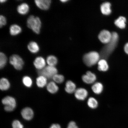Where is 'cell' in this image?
<instances>
[{"instance_id":"30","label":"cell","mask_w":128,"mask_h":128,"mask_svg":"<svg viewBox=\"0 0 128 128\" xmlns=\"http://www.w3.org/2000/svg\"><path fill=\"white\" fill-rule=\"evenodd\" d=\"M6 24V17L3 15L0 16V27L2 28Z\"/></svg>"},{"instance_id":"17","label":"cell","mask_w":128,"mask_h":128,"mask_svg":"<svg viewBox=\"0 0 128 128\" xmlns=\"http://www.w3.org/2000/svg\"><path fill=\"white\" fill-rule=\"evenodd\" d=\"M22 32L21 28L18 25L14 24L11 26L9 28V32L11 36H15L20 34Z\"/></svg>"},{"instance_id":"19","label":"cell","mask_w":128,"mask_h":128,"mask_svg":"<svg viewBox=\"0 0 128 128\" xmlns=\"http://www.w3.org/2000/svg\"><path fill=\"white\" fill-rule=\"evenodd\" d=\"M111 4L109 2L103 3L100 6L101 11L104 15H109L111 13V10L110 7Z\"/></svg>"},{"instance_id":"8","label":"cell","mask_w":128,"mask_h":128,"mask_svg":"<svg viewBox=\"0 0 128 128\" xmlns=\"http://www.w3.org/2000/svg\"><path fill=\"white\" fill-rule=\"evenodd\" d=\"M98 38L101 42L106 44L110 41L112 37V33L108 30H104L100 32Z\"/></svg>"},{"instance_id":"22","label":"cell","mask_w":128,"mask_h":128,"mask_svg":"<svg viewBox=\"0 0 128 128\" xmlns=\"http://www.w3.org/2000/svg\"><path fill=\"white\" fill-rule=\"evenodd\" d=\"M28 48V50L34 54L37 53L40 50L39 45L37 43L34 41H31L29 43Z\"/></svg>"},{"instance_id":"33","label":"cell","mask_w":128,"mask_h":128,"mask_svg":"<svg viewBox=\"0 0 128 128\" xmlns=\"http://www.w3.org/2000/svg\"><path fill=\"white\" fill-rule=\"evenodd\" d=\"M50 128H61L60 126L58 124H54L52 125Z\"/></svg>"},{"instance_id":"26","label":"cell","mask_w":128,"mask_h":128,"mask_svg":"<svg viewBox=\"0 0 128 128\" xmlns=\"http://www.w3.org/2000/svg\"><path fill=\"white\" fill-rule=\"evenodd\" d=\"M22 83L26 87L31 88L33 84V81L32 78L28 76H25L22 78Z\"/></svg>"},{"instance_id":"31","label":"cell","mask_w":128,"mask_h":128,"mask_svg":"<svg viewBox=\"0 0 128 128\" xmlns=\"http://www.w3.org/2000/svg\"><path fill=\"white\" fill-rule=\"evenodd\" d=\"M67 128H79L74 121H71L69 123Z\"/></svg>"},{"instance_id":"32","label":"cell","mask_w":128,"mask_h":128,"mask_svg":"<svg viewBox=\"0 0 128 128\" xmlns=\"http://www.w3.org/2000/svg\"><path fill=\"white\" fill-rule=\"evenodd\" d=\"M124 49L125 52L128 55V42L124 45Z\"/></svg>"},{"instance_id":"34","label":"cell","mask_w":128,"mask_h":128,"mask_svg":"<svg viewBox=\"0 0 128 128\" xmlns=\"http://www.w3.org/2000/svg\"><path fill=\"white\" fill-rule=\"evenodd\" d=\"M6 1H7V0H1L0 1V2L1 3H3L6 2Z\"/></svg>"},{"instance_id":"4","label":"cell","mask_w":128,"mask_h":128,"mask_svg":"<svg viewBox=\"0 0 128 128\" xmlns=\"http://www.w3.org/2000/svg\"><path fill=\"white\" fill-rule=\"evenodd\" d=\"M2 103L4 106V110L7 112L14 111L16 106V102L14 97L10 96L4 97L2 100Z\"/></svg>"},{"instance_id":"29","label":"cell","mask_w":128,"mask_h":128,"mask_svg":"<svg viewBox=\"0 0 128 128\" xmlns=\"http://www.w3.org/2000/svg\"><path fill=\"white\" fill-rule=\"evenodd\" d=\"M13 128H23V126L18 120H15L12 123Z\"/></svg>"},{"instance_id":"24","label":"cell","mask_w":128,"mask_h":128,"mask_svg":"<svg viewBox=\"0 0 128 128\" xmlns=\"http://www.w3.org/2000/svg\"><path fill=\"white\" fill-rule=\"evenodd\" d=\"M46 62L48 66H55L57 65L58 60L56 57L53 55H50L46 59Z\"/></svg>"},{"instance_id":"7","label":"cell","mask_w":128,"mask_h":128,"mask_svg":"<svg viewBox=\"0 0 128 128\" xmlns=\"http://www.w3.org/2000/svg\"><path fill=\"white\" fill-rule=\"evenodd\" d=\"M96 79V76L95 74L90 71H88L86 74L83 75L82 77L83 81L88 84H94Z\"/></svg>"},{"instance_id":"1","label":"cell","mask_w":128,"mask_h":128,"mask_svg":"<svg viewBox=\"0 0 128 128\" xmlns=\"http://www.w3.org/2000/svg\"><path fill=\"white\" fill-rule=\"evenodd\" d=\"M112 33V37L110 41L106 44L101 50L100 54V59L106 60L111 55L116 48L119 41V36L116 32Z\"/></svg>"},{"instance_id":"5","label":"cell","mask_w":128,"mask_h":128,"mask_svg":"<svg viewBox=\"0 0 128 128\" xmlns=\"http://www.w3.org/2000/svg\"><path fill=\"white\" fill-rule=\"evenodd\" d=\"M58 71L55 66H48L43 69L38 70V74L39 76L45 77L47 79L52 78L53 76L58 74Z\"/></svg>"},{"instance_id":"9","label":"cell","mask_w":128,"mask_h":128,"mask_svg":"<svg viewBox=\"0 0 128 128\" xmlns=\"http://www.w3.org/2000/svg\"><path fill=\"white\" fill-rule=\"evenodd\" d=\"M75 97L78 100H84L87 98L88 95V92L87 90L83 88L76 89L74 92Z\"/></svg>"},{"instance_id":"28","label":"cell","mask_w":128,"mask_h":128,"mask_svg":"<svg viewBox=\"0 0 128 128\" xmlns=\"http://www.w3.org/2000/svg\"><path fill=\"white\" fill-rule=\"evenodd\" d=\"M52 79L56 84H61L64 82V77L63 75L57 74L53 76Z\"/></svg>"},{"instance_id":"12","label":"cell","mask_w":128,"mask_h":128,"mask_svg":"<svg viewBox=\"0 0 128 128\" xmlns=\"http://www.w3.org/2000/svg\"><path fill=\"white\" fill-rule=\"evenodd\" d=\"M46 62L44 58L39 56L36 58L34 61L33 64L35 68L38 70L43 69L46 67Z\"/></svg>"},{"instance_id":"6","label":"cell","mask_w":128,"mask_h":128,"mask_svg":"<svg viewBox=\"0 0 128 128\" xmlns=\"http://www.w3.org/2000/svg\"><path fill=\"white\" fill-rule=\"evenodd\" d=\"M9 62L15 69L18 70H21L24 64L23 59L20 56L16 54L11 56L9 59Z\"/></svg>"},{"instance_id":"21","label":"cell","mask_w":128,"mask_h":128,"mask_svg":"<svg viewBox=\"0 0 128 128\" xmlns=\"http://www.w3.org/2000/svg\"><path fill=\"white\" fill-rule=\"evenodd\" d=\"M10 82L7 78H2L0 80V89L2 91L8 90L10 88Z\"/></svg>"},{"instance_id":"25","label":"cell","mask_w":128,"mask_h":128,"mask_svg":"<svg viewBox=\"0 0 128 128\" xmlns=\"http://www.w3.org/2000/svg\"><path fill=\"white\" fill-rule=\"evenodd\" d=\"M87 104L90 108L95 109L98 105V102L96 99L93 97H90L88 99Z\"/></svg>"},{"instance_id":"27","label":"cell","mask_w":128,"mask_h":128,"mask_svg":"<svg viewBox=\"0 0 128 128\" xmlns=\"http://www.w3.org/2000/svg\"><path fill=\"white\" fill-rule=\"evenodd\" d=\"M7 57L4 53H0V68L2 69L7 64Z\"/></svg>"},{"instance_id":"35","label":"cell","mask_w":128,"mask_h":128,"mask_svg":"<svg viewBox=\"0 0 128 128\" xmlns=\"http://www.w3.org/2000/svg\"><path fill=\"white\" fill-rule=\"evenodd\" d=\"M68 0H60V1H61L62 2H66Z\"/></svg>"},{"instance_id":"18","label":"cell","mask_w":128,"mask_h":128,"mask_svg":"<svg viewBox=\"0 0 128 128\" xmlns=\"http://www.w3.org/2000/svg\"><path fill=\"white\" fill-rule=\"evenodd\" d=\"M92 88L94 93L98 95L102 93L103 92L104 87L101 83L95 82L93 84Z\"/></svg>"},{"instance_id":"13","label":"cell","mask_w":128,"mask_h":128,"mask_svg":"<svg viewBox=\"0 0 128 128\" xmlns=\"http://www.w3.org/2000/svg\"><path fill=\"white\" fill-rule=\"evenodd\" d=\"M76 86L73 82L68 80L66 83L65 90L66 92L69 94L74 93L76 90Z\"/></svg>"},{"instance_id":"10","label":"cell","mask_w":128,"mask_h":128,"mask_svg":"<svg viewBox=\"0 0 128 128\" xmlns=\"http://www.w3.org/2000/svg\"><path fill=\"white\" fill-rule=\"evenodd\" d=\"M35 4L40 9L43 10H47L49 8L52 1L50 0H36Z\"/></svg>"},{"instance_id":"14","label":"cell","mask_w":128,"mask_h":128,"mask_svg":"<svg viewBox=\"0 0 128 128\" xmlns=\"http://www.w3.org/2000/svg\"><path fill=\"white\" fill-rule=\"evenodd\" d=\"M29 9V6L28 4L24 3L18 6L17 10L18 12L20 15H25L28 13Z\"/></svg>"},{"instance_id":"15","label":"cell","mask_w":128,"mask_h":128,"mask_svg":"<svg viewBox=\"0 0 128 128\" xmlns=\"http://www.w3.org/2000/svg\"><path fill=\"white\" fill-rule=\"evenodd\" d=\"M127 22L126 17L123 16H120L115 21L114 24L117 27L120 29L126 28Z\"/></svg>"},{"instance_id":"16","label":"cell","mask_w":128,"mask_h":128,"mask_svg":"<svg viewBox=\"0 0 128 128\" xmlns=\"http://www.w3.org/2000/svg\"><path fill=\"white\" fill-rule=\"evenodd\" d=\"M46 88L48 92L52 94L56 93L59 90L58 86L54 81H51L48 84Z\"/></svg>"},{"instance_id":"23","label":"cell","mask_w":128,"mask_h":128,"mask_svg":"<svg viewBox=\"0 0 128 128\" xmlns=\"http://www.w3.org/2000/svg\"><path fill=\"white\" fill-rule=\"evenodd\" d=\"M36 83L38 87L40 88H44L47 85V79L44 76H39L36 78Z\"/></svg>"},{"instance_id":"11","label":"cell","mask_w":128,"mask_h":128,"mask_svg":"<svg viewBox=\"0 0 128 128\" xmlns=\"http://www.w3.org/2000/svg\"><path fill=\"white\" fill-rule=\"evenodd\" d=\"M21 115L24 119L26 120H30L33 117L34 112L31 108L26 107L22 110Z\"/></svg>"},{"instance_id":"3","label":"cell","mask_w":128,"mask_h":128,"mask_svg":"<svg viewBox=\"0 0 128 128\" xmlns=\"http://www.w3.org/2000/svg\"><path fill=\"white\" fill-rule=\"evenodd\" d=\"M100 59V54L96 52H92L84 55L83 61L87 66L91 67L98 63Z\"/></svg>"},{"instance_id":"2","label":"cell","mask_w":128,"mask_h":128,"mask_svg":"<svg viewBox=\"0 0 128 128\" xmlns=\"http://www.w3.org/2000/svg\"><path fill=\"white\" fill-rule=\"evenodd\" d=\"M41 22L39 17L31 15L27 20V26L36 34H39L40 31Z\"/></svg>"},{"instance_id":"20","label":"cell","mask_w":128,"mask_h":128,"mask_svg":"<svg viewBox=\"0 0 128 128\" xmlns=\"http://www.w3.org/2000/svg\"><path fill=\"white\" fill-rule=\"evenodd\" d=\"M98 70L102 72H106L108 69L109 66L108 62L104 59H100L98 63Z\"/></svg>"}]
</instances>
